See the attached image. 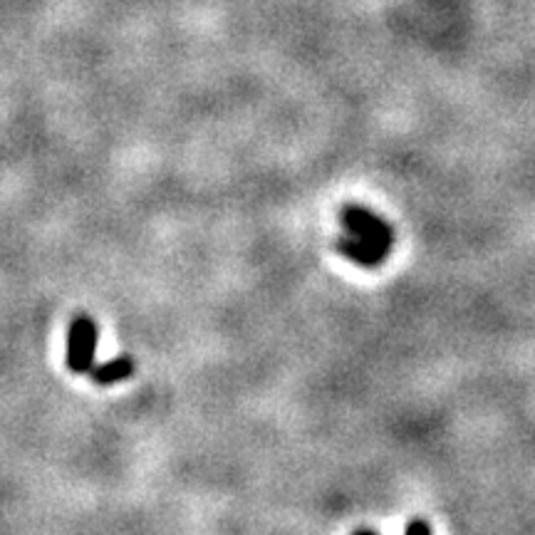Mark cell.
<instances>
[{
  "mask_svg": "<svg viewBox=\"0 0 535 535\" xmlns=\"http://www.w3.org/2000/svg\"><path fill=\"white\" fill-rule=\"evenodd\" d=\"M352 535H379V533H375V531H367V528H362V531H355Z\"/></svg>",
  "mask_w": 535,
  "mask_h": 535,
  "instance_id": "cell-6",
  "label": "cell"
},
{
  "mask_svg": "<svg viewBox=\"0 0 535 535\" xmlns=\"http://www.w3.org/2000/svg\"><path fill=\"white\" fill-rule=\"evenodd\" d=\"M134 370H137V365H134L132 357L119 355V357H114V360L102 362L100 367H92L90 375L97 384H117L132 377Z\"/></svg>",
  "mask_w": 535,
  "mask_h": 535,
  "instance_id": "cell-4",
  "label": "cell"
},
{
  "mask_svg": "<svg viewBox=\"0 0 535 535\" xmlns=\"http://www.w3.org/2000/svg\"><path fill=\"white\" fill-rule=\"evenodd\" d=\"M337 248H340L342 256L350 258L352 263H357V266H365V268L382 266L384 258H387V251H382V248L372 246V243H367V241H362V238L350 236V233H347L345 238H340Z\"/></svg>",
  "mask_w": 535,
  "mask_h": 535,
  "instance_id": "cell-3",
  "label": "cell"
},
{
  "mask_svg": "<svg viewBox=\"0 0 535 535\" xmlns=\"http://www.w3.org/2000/svg\"><path fill=\"white\" fill-rule=\"evenodd\" d=\"M404 535H431V528L427 521H412L407 526V533Z\"/></svg>",
  "mask_w": 535,
  "mask_h": 535,
  "instance_id": "cell-5",
  "label": "cell"
},
{
  "mask_svg": "<svg viewBox=\"0 0 535 535\" xmlns=\"http://www.w3.org/2000/svg\"><path fill=\"white\" fill-rule=\"evenodd\" d=\"M97 332L95 320L90 315H77L72 320L70 332H67V367L75 375H87L95 367V352H97Z\"/></svg>",
  "mask_w": 535,
  "mask_h": 535,
  "instance_id": "cell-1",
  "label": "cell"
},
{
  "mask_svg": "<svg viewBox=\"0 0 535 535\" xmlns=\"http://www.w3.org/2000/svg\"><path fill=\"white\" fill-rule=\"evenodd\" d=\"M342 223H345L347 233L355 238H362V241L372 243V246L382 248V251L389 253L392 248V228L382 221V218L372 214V211L362 209V206H347L342 211Z\"/></svg>",
  "mask_w": 535,
  "mask_h": 535,
  "instance_id": "cell-2",
  "label": "cell"
}]
</instances>
